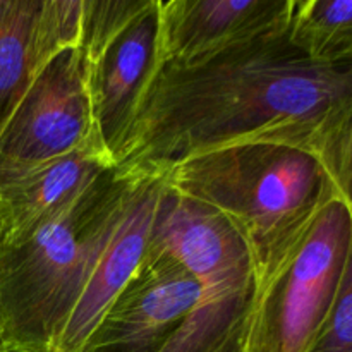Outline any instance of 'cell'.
Segmentation results:
<instances>
[{"instance_id": "6da1fadb", "label": "cell", "mask_w": 352, "mask_h": 352, "mask_svg": "<svg viewBox=\"0 0 352 352\" xmlns=\"http://www.w3.org/2000/svg\"><path fill=\"white\" fill-rule=\"evenodd\" d=\"M244 143L309 151L352 199V62L309 60L285 28L192 64L162 62L117 167L162 174Z\"/></svg>"}, {"instance_id": "7a4b0ae2", "label": "cell", "mask_w": 352, "mask_h": 352, "mask_svg": "<svg viewBox=\"0 0 352 352\" xmlns=\"http://www.w3.org/2000/svg\"><path fill=\"white\" fill-rule=\"evenodd\" d=\"M143 175L110 167L60 215L0 239V339L7 352H50Z\"/></svg>"}, {"instance_id": "3957f363", "label": "cell", "mask_w": 352, "mask_h": 352, "mask_svg": "<svg viewBox=\"0 0 352 352\" xmlns=\"http://www.w3.org/2000/svg\"><path fill=\"white\" fill-rule=\"evenodd\" d=\"M160 175L170 188L215 206L239 227L253 251L258 285L280 267L327 203L352 201L318 157L291 144L217 148Z\"/></svg>"}, {"instance_id": "277c9868", "label": "cell", "mask_w": 352, "mask_h": 352, "mask_svg": "<svg viewBox=\"0 0 352 352\" xmlns=\"http://www.w3.org/2000/svg\"><path fill=\"white\" fill-rule=\"evenodd\" d=\"M352 272V201L327 203L280 267L258 285L246 352H305Z\"/></svg>"}, {"instance_id": "5b68a950", "label": "cell", "mask_w": 352, "mask_h": 352, "mask_svg": "<svg viewBox=\"0 0 352 352\" xmlns=\"http://www.w3.org/2000/svg\"><path fill=\"white\" fill-rule=\"evenodd\" d=\"M89 146L100 144L85 57L65 48L41 67L0 133V195L40 165Z\"/></svg>"}, {"instance_id": "8992f818", "label": "cell", "mask_w": 352, "mask_h": 352, "mask_svg": "<svg viewBox=\"0 0 352 352\" xmlns=\"http://www.w3.org/2000/svg\"><path fill=\"white\" fill-rule=\"evenodd\" d=\"M155 258L179 265L203 292L258 284L253 251L239 227L215 206L170 188L164 177L143 260Z\"/></svg>"}, {"instance_id": "52a82bcc", "label": "cell", "mask_w": 352, "mask_h": 352, "mask_svg": "<svg viewBox=\"0 0 352 352\" xmlns=\"http://www.w3.org/2000/svg\"><path fill=\"white\" fill-rule=\"evenodd\" d=\"M160 64L158 0H151L95 60L85 62L96 141L116 167L122 162L134 120Z\"/></svg>"}, {"instance_id": "ba28073f", "label": "cell", "mask_w": 352, "mask_h": 352, "mask_svg": "<svg viewBox=\"0 0 352 352\" xmlns=\"http://www.w3.org/2000/svg\"><path fill=\"white\" fill-rule=\"evenodd\" d=\"M201 296L199 282L179 265L143 260L78 352H162Z\"/></svg>"}, {"instance_id": "9c48e42d", "label": "cell", "mask_w": 352, "mask_h": 352, "mask_svg": "<svg viewBox=\"0 0 352 352\" xmlns=\"http://www.w3.org/2000/svg\"><path fill=\"white\" fill-rule=\"evenodd\" d=\"M292 0H158L162 62L192 64L285 28Z\"/></svg>"}, {"instance_id": "30bf717a", "label": "cell", "mask_w": 352, "mask_h": 352, "mask_svg": "<svg viewBox=\"0 0 352 352\" xmlns=\"http://www.w3.org/2000/svg\"><path fill=\"white\" fill-rule=\"evenodd\" d=\"M82 0H0V133L54 55L79 47Z\"/></svg>"}, {"instance_id": "8fae6325", "label": "cell", "mask_w": 352, "mask_h": 352, "mask_svg": "<svg viewBox=\"0 0 352 352\" xmlns=\"http://www.w3.org/2000/svg\"><path fill=\"white\" fill-rule=\"evenodd\" d=\"M160 189V174H144L138 182L50 352H78L107 308L129 284L143 261Z\"/></svg>"}, {"instance_id": "7c38bea8", "label": "cell", "mask_w": 352, "mask_h": 352, "mask_svg": "<svg viewBox=\"0 0 352 352\" xmlns=\"http://www.w3.org/2000/svg\"><path fill=\"white\" fill-rule=\"evenodd\" d=\"M110 167L116 165L105 153L89 146L31 170L0 195L2 239L24 236L60 215Z\"/></svg>"}, {"instance_id": "4fadbf2b", "label": "cell", "mask_w": 352, "mask_h": 352, "mask_svg": "<svg viewBox=\"0 0 352 352\" xmlns=\"http://www.w3.org/2000/svg\"><path fill=\"white\" fill-rule=\"evenodd\" d=\"M258 284L201 299L162 352H246Z\"/></svg>"}, {"instance_id": "5bb4252c", "label": "cell", "mask_w": 352, "mask_h": 352, "mask_svg": "<svg viewBox=\"0 0 352 352\" xmlns=\"http://www.w3.org/2000/svg\"><path fill=\"white\" fill-rule=\"evenodd\" d=\"M285 33L309 60L352 62V0H292Z\"/></svg>"}, {"instance_id": "9a60e30c", "label": "cell", "mask_w": 352, "mask_h": 352, "mask_svg": "<svg viewBox=\"0 0 352 352\" xmlns=\"http://www.w3.org/2000/svg\"><path fill=\"white\" fill-rule=\"evenodd\" d=\"M151 0H82L79 50L91 62L150 7Z\"/></svg>"}, {"instance_id": "2e32d148", "label": "cell", "mask_w": 352, "mask_h": 352, "mask_svg": "<svg viewBox=\"0 0 352 352\" xmlns=\"http://www.w3.org/2000/svg\"><path fill=\"white\" fill-rule=\"evenodd\" d=\"M305 352H352V272L344 278L332 313Z\"/></svg>"}, {"instance_id": "e0dca14e", "label": "cell", "mask_w": 352, "mask_h": 352, "mask_svg": "<svg viewBox=\"0 0 352 352\" xmlns=\"http://www.w3.org/2000/svg\"><path fill=\"white\" fill-rule=\"evenodd\" d=\"M0 239H2V230H0ZM0 352H7V351H6V347H3L2 339H0Z\"/></svg>"}]
</instances>
